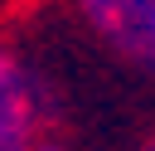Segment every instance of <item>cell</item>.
Masks as SVG:
<instances>
[{
	"label": "cell",
	"mask_w": 155,
	"mask_h": 151,
	"mask_svg": "<svg viewBox=\"0 0 155 151\" xmlns=\"http://www.w3.org/2000/svg\"><path fill=\"white\" fill-rule=\"evenodd\" d=\"M78 15L111 54L155 78V0H78Z\"/></svg>",
	"instance_id": "6da1fadb"
},
{
	"label": "cell",
	"mask_w": 155,
	"mask_h": 151,
	"mask_svg": "<svg viewBox=\"0 0 155 151\" xmlns=\"http://www.w3.org/2000/svg\"><path fill=\"white\" fill-rule=\"evenodd\" d=\"M44 127V88L0 34V151H24Z\"/></svg>",
	"instance_id": "7a4b0ae2"
}]
</instances>
